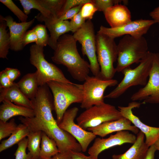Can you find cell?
Segmentation results:
<instances>
[{"label": "cell", "instance_id": "obj_16", "mask_svg": "<svg viewBox=\"0 0 159 159\" xmlns=\"http://www.w3.org/2000/svg\"><path fill=\"white\" fill-rule=\"evenodd\" d=\"M4 19L9 30L10 49L15 52L21 50L24 48L22 44L23 37L27 29L34 22L35 18L28 21L20 23L14 21L10 15L7 16Z\"/></svg>", "mask_w": 159, "mask_h": 159}, {"label": "cell", "instance_id": "obj_40", "mask_svg": "<svg viewBox=\"0 0 159 159\" xmlns=\"http://www.w3.org/2000/svg\"><path fill=\"white\" fill-rule=\"evenodd\" d=\"M4 70L12 82H14V81L21 75L20 71L16 68L7 67Z\"/></svg>", "mask_w": 159, "mask_h": 159}, {"label": "cell", "instance_id": "obj_24", "mask_svg": "<svg viewBox=\"0 0 159 159\" xmlns=\"http://www.w3.org/2000/svg\"><path fill=\"white\" fill-rule=\"evenodd\" d=\"M29 132L28 127L22 123L18 125L10 137L1 142L0 145V152L18 144L23 138L27 136Z\"/></svg>", "mask_w": 159, "mask_h": 159}, {"label": "cell", "instance_id": "obj_39", "mask_svg": "<svg viewBox=\"0 0 159 159\" xmlns=\"http://www.w3.org/2000/svg\"><path fill=\"white\" fill-rule=\"evenodd\" d=\"M14 82H12L4 70L0 73V89H6L12 86Z\"/></svg>", "mask_w": 159, "mask_h": 159}, {"label": "cell", "instance_id": "obj_14", "mask_svg": "<svg viewBox=\"0 0 159 159\" xmlns=\"http://www.w3.org/2000/svg\"><path fill=\"white\" fill-rule=\"evenodd\" d=\"M136 139V136L128 131H118L114 135H111L107 138H95L92 145L88 149V153L90 155L98 159L99 154L105 150L125 143L133 144Z\"/></svg>", "mask_w": 159, "mask_h": 159}, {"label": "cell", "instance_id": "obj_2", "mask_svg": "<svg viewBox=\"0 0 159 159\" xmlns=\"http://www.w3.org/2000/svg\"><path fill=\"white\" fill-rule=\"evenodd\" d=\"M52 93L54 110L58 124L69 107L81 103L83 98L82 84L50 81L46 83Z\"/></svg>", "mask_w": 159, "mask_h": 159}, {"label": "cell", "instance_id": "obj_29", "mask_svg": "<svg viewBox=\"0 0 159 159\" xmlns=\"http://www.w3.org/2000/svg\"><path fill=\"white\" fill-rule=\"evenodd\" d=\"M41 4L51 13L52 19L58 18L65 0H39Z\"/></svg>", "mask_w": 159, "mask_h": 159}, {"label": "cell", "instance_id": "obj_11", "mask_svg": "<svg viewBox=\"0 0 159 159\" xmlns=\"http://www.w3.org/2000/svg\"><path fill=\"white\" fill-rule=\"evenodd\" d=\"M78 111L79 109L77 107L67 110L58 125L60 128L68 132L74 137L80 145L82 151L85 152L96 136L92 132L83 129L75 123L74 120Z\"/></svg>", "mask_w": 159, "mask_h": 159}, {"label": "cell", "instance_id": "obj_18", "mask_svg": "<svg viewBox=\"0 0 159 159\" xmlns=\"http://www.w3.org/2000/svg\"><path fill=\"white\" fill-rule=\"evenodd\" d=\"M103 13L110 27H119L132 21L130 10L126 6L121 4L108 8Z\"/></svg>", "mask_w": 159, "mask_h": 159}, {"label": "cell", "instance_id": "obj_7", "mask_svg": "<svg viewBox=\"0 0 159 159\" xmlns=\"http://www.w3.org/2000/svg\"><path fill=\"white\" fill-rule=\"evenodd\" d=\"M122 117L115 106L104 102L85 109L77 117L76 121L78 125L86 130L106 122L118 120Z\"/></svg>", "mask_w": 159, "mask_h": 159}, {"label": "cell", "instance_id": "obj_44", "mask_svg": "<svg viewBox=\"0 0 159 159\" xmlns=\"http://www.w3.org/2000/svg\"><path fill=\"white\" fill-rule=\"evenodd\" d=\"M157 150L153 145L150 146L145 159H155V153Z\"/></svg>", "mask_w": 159, "mask_h": 159}, {"label": "cell", "instance_id": "obj_26", "mask_svg": "<svg viewBox=\"0 0 159 159\" xmlns=\"http://www.w3.org/2000/svg\"><path fill=\"white\" fill-rule=\"evenodd\" d=\"M1 15H0V58L7 59L10 47L9 33L6 30V23Z\"/></svg>", "mask_w": 159, "mask_h": 159}, {"label": "cell", "instance_id": "obj_35", "mask_svg": "<svg viewBox=\"0 0 159 159\" xmlns=\"http://www.w3.org/2000/svg\"><path fill=\"white\" fill-rule=\"evenodd\" d=\"M97 10L91 1L83 5L80 10L82 16L85 20H91Z\"/></svg>", "mask_w": 159, "mask_h": 159}, {"label": "cell", "instance_id": "obj_32", "mask_svg": "<svg viewBox=\"0 0 159 159\" xmlns=\"http://www.w3.org/2000/svg\"><path fill=\"white\" fill-rule=\"evenodd\" d=\"M0 2L8 8L21 22L27 21L28 15L21 10L11 0H0Z\"/></svg>", "mask_w": 159, "mask_h": 159}, {"label": "cell", "instance_id": "obj_45", "mask_svg": "<svg viewBox=\"0 0 159 159\" xmlns=\"http://www.w3.org/2000/svg\"><path fill=\"white\" fill-rule=\"evenodd\" d=\"M157 150L159 151V139L153 145Z\"/></svg>", "mask_w": 159, "mask_h": 159}, {"label": "cell", "instance_id": "obj_6", "mask_svg": "<svg viewBox=\"0 0 159 159\" xmlns=\"http://www.w3.org/2000/svg\"><path fill=\"white\" fill-rule=\"evenodd\" d=\"M44 48L34 44L29 48L30 62L37 69L39 86L50 81L72 82L66 77L59 68L45 59Z\"/></svg>", "mask_w": 159, "mask_h": 159}, {"label": "cell", "instance_id": "obj_34", "mask_svg": "<svg viewBox=\"0 0 159 159\" xmlns=\"http://www.w3.org/2000/svg\"><path fill=\"white\" fill-rule=\"evenodd\" d=\"M28 143V138H25L18 143V148L14 154L15 159H32L31 153L29 152L27 154L26 153Z\"/></svg>", "mask_w": 159, "mask_h": 159}, {"label": "cell", "instance_id": "obj_12", "mask_svg": "<svg viewBox=\"0 0 159 159\" xmlns=\"http://www.w3.org/2000/svg\"><path fill=\"white\" fill-rule=\"evenodd\" d=\"M156 23V22L153 19H140L132 21L115 28H109L101 25L97 32L114 39L125 35L140 37L145 34L151 26Z\"/></svg>", "mask_w": 159, "mask_h": 159}, {"label": "cell", "instance_id": "obj_36", "mask_svg": "<svg viewBox=\"0 0 159 159\" xmlns=\"http://www.w3.org/2000/svg\"><path fill=\"white\" fill-rule=\"evenodd\" d=\"M90 1L91 0H65L60 11L58 18L62 16L70 9Z\"/></svg>", "mask_w": 159, "mask_h": 159}, {"label": "cell", "instance_id": "obj_31", "mask_svg": "<svg viewBox=\"0 0 159 159\" xmlns=\"http://www.w3.org/2000/svg\"><path fill=\"white\" fill-rule=\"evenodd\" d=\"M17 126L14 118L11 119L9 122H4L0 120V140L11 135Z\"/></svg>", "mask_w": 159, "mask_h": 159}, {"label": "cell", "instance_id": "obj_1", "mask_svg": "<svg viewBox=\"0 0 159 159\" xmlns=\"http://www.w3.org/2000/svg\"><path fill=\"white\" fill-rule=\"evenodd\" d=\"M77 42L73 35L65 34L62 36L58 41L51 59L57 64L65 66L74 80L84 82L89 76L90 66L79 54Z\"/></svg>", "mask_w": 159, "mask_h": 159}, {"label": "cell", "instance_id": "obj_33", "mask_svg": "<svg viewBox=\"0 0 159 159\" xmlns=\"http://www.w3.org/2000/svg\"><path fill=\"white\" fill-rule=\"evenodd\" d=\"M92 2L95 5L97 11L103 13L108 8L115 4H121L122 2L125 5L127 4V0H91Z\"/></svg>", "mask_w": 159, "mask_h": 159}, {"label": "cell", "instance_id": "obj_25", "mask_svg": "<svg viewBox=\"0 0 159 159\" xmlns=\"http://www.w3.org/2000/svg\"><path fill=\"white\" fill-rule=\"evenodd\" d=\"M39 159H48L59 153L55 141L42 132Z\"/></svg>", "mask_w": 159, "mask_h": 159}, {"label": "cell", "instance_id": "obj_5", "mask_svg": "<svg viewBox=\"0 0 159 159\" xmlns=\"http://www.w3.org/2000/svg\"><path fill=\"white\" fill-rule=\"evenodd\" d=\"M96 54L100 67L99 77L112 79L116 71L113 64L117 57V45L114 39L97 32L96 34Z\"/></svg>", "mask_w": 159, "mask_h": 159}, {"label": "cell", "instance_id": "obj_13", "mask_svg": "<svg viewBox=\"0 0 159 159\" xmlns=\"http://www.w3.org/2000/svg\"><path fill=\"white\" fill-rule=\"evenodd\" d=\"M49 89L47 84L39 86L36 96L30 100L35 117L47 122L57 123L52 113L54 106L53 95Z\"/></svg>", "mask_w": 159, "mask_h": 159}, {"label": "cell", "instance_id": "obj_20", "mask_svg": "<svg viewBox=\"0 0 159 159\" xmlns=\"http://www.w3.org/2000/svg\"><path fill=\"white\" fill-rule=\"evenodd\" d=\"M2 102L0 106V120L4 122L16 116L29 118L35 116L33 109L16 105L7 100H4Z\"/></svg>", "mask_w": 159, "mask_h": 159}, {"label": "cell", "instance_id": "obj_22", "mask_svg": "<svg viewBox=\"0 0 159 159\" xmlns=\"http://www.w3.org/2000/svg\"><path fill=\"white\" fill-rule=\"evenodd\" d=\"M43 22L50 32L48 45L54 50L59 38L66 33L71 32L69 21L66 20L56 23L47 21Z\"/></svg>", "mask_w": 159, "mask_h": 159}, {"label": "cell", "instance_id": "obj_38", "mask_svg": "<svg viewBox=\"0 0 159 159\" xmlns=\"http://www.w3.org/2000/svg\"><path fill=\"white\" fill-rule=\"evenodd\" d=\"M37 40V37L36 33L32 29L27 31L25 33L22 41V45L24 47L27 44L35 42Z\"/></svg>", "mask_w": 159, "mask_h": 159}, {"label": "cell", "instance_id": "obj_10", "mask_svg": "<svg viewBox=\"0 0 159 159\" xmlns=\"http://www.w3.org/2000/svg\"><path fill=\"white\" fill-rule=\"evenodd\" d=\"M146 85L134 93L132 101L143 100V103L159 104V54L153 53L152 64Z\"/></svg>", "mask_w": 159, "mask_h": 159}, {"label": "cell", "instance_id": "obj_8", "mask_svg": "<svg viewBox=\"0 0 159 159\" xmlns=\"http://www.w3.org/2000/svg\"><path fill=\"white\" fill-rule=\"evenodd\" d=\"M73 36L81 45V51L83 56L87 57L90 62V70L94 76H99L100 67L97 54L96 34L93 24L91 20H87Z\"/></svg>", "mask_w": 159, "mask_h": 159}, {"label": "cell", "instance_id": "obj_37", "mask_svg": "<svg viewBox=\"0 0 159 159\" xmlns=\"http://www.w3.org/2000/svg\"><path fill=\"white\" fill-rule=\"evenodd\" d=\"M85 22L81 16L80 11L69 21L71 32L74 33L80 28Z\"/></svg>", "mask_w": 159, "mask_h": 159}, {"label": "cell", "instance_id": "obj_41", "mask_svg": "<svg viewBox=\"0 0 159 159\" xmlns=\"http://www.w3.org/2000/svg\"><path fill=\"white\" fill-rule=\"evenodd\" d=\"M71 159H96L90 155L86 156L80 152L71 151Z\"/></svg>", "mask_w": 159, "mask_h": 159}, {"label": "cell", "instance_id": "obj_43", "mask_svg": "<svg viewBox=\"0 0 159 159\" xmlns=\"http://www.w3.org/2000/svg\"><path fill=\"white\" fill-rule=\"evenodd\" d=\"M152 19L159 24V6L155 8L149 13Z\"/></svg>", "mask_w": 159, "mask_h": 159}, {"label": "cell", "instance_id": "obj_46", "mask_svg": "<svg viewBox=\"0 0 159 159\" xmlns=\"http://www.w3.org/2000/svg\"><path fill=\"white\" fill-rule=\"evenodd\" d=\"M52 159V158H49V159Z\"/></svg>", "mask_w": 159, "mask_h": 159}, {"label": "cell", "instance_id": "obj_27", "mask_svg": "<svg viewBox=\"0 0 159 159\" xmlns=\"http://www.w3.org/2000/svg\"><path fill=\"white\" fill-rule=\"evenodd\" d=\"M42 131H30L27 136V148L31 153L32 159H39L41 148Z\"/></svg>", "mask_w": 159, "mask_h": 159}, {"label": "cell", "instance_id": "obj_15", "mask_svg": "<svg viewBox=\"0 0 159 159\" xmlns=\"http://www.w3.org/2000/svg\"><path fill=\"white\" fill-rule=\"evenodd\" d=\"M141 103L133 101L129 103L126 107L118 106V110L122 116L129 120L133 125L144 134L145 143L150 147L159 139V127L150 126L143 122L133 113L132 110L139 108Z\"/></svg>", "mask_w": 159, "mask_h": 159}, {"label": "cell", "instance_id": "obj_47", "mask_svg": "<svg viewBox=\"0 0 159 159\" xmlns=\"http://www.w3.org/2000/svg\"><path fill=\"white\" fill-rule=\"evenodd\" d=\"M158 40H159V38H158Z\"/></svg>", "mask_w": 159, "mask_h": 159}, {"label": "cell", "instance_id": "obj_3", "mask_svg": "<svg viewBox=\"0 0 159 159\" xmlns=\"http://www.w3.org/2000/svg\"><path fill=\"white\" fill-rule=\"evenodd\" d=\"M148 50L147 42L143 36H124L117 44L116 72H121L132 64L140 63L147 54Z\"/></svg>", "mask_w": 159, "mask_h": 159}, {"label": "cell", "instance_id": "obj_23", "mask_svg": "<svg viewBox=\"0 0 159 159\" xmlns=\"http://www.w3.org/2000/svg\"><path fill=\"white\" fill-rule=\"evenodd\" d=\"M17 84L21 91L29 99L35 97L39 86L37 72L26 74Z\"/></svg>", "mask_w": 159, "mask_h": 159}, {"label": "cell", "instance_id": "obj_19", "mask_svg": "<svg viewBox=\"0 0 159 159\" xmlns=\"http://www.w3.org/2000/svg\"><path fill=\"white\" fill-rule=\"evenodd\" d=\"M145 138L144 134L140 130L133 145L123 153L113 155L112 159H145L149 147Z\"/></svg>", "mask_w": 159, "mask_h": 159}, {"label": "cell", "instance_id": "obj_4", "mask_svg": "<svg viewBox=\"0 0 159 159\" xmlns=\"http://www.w3.org/2000/svg\"><path fill=\"white\" fill-rule=\"evenodd\" d=\"M153 53L148 51L145 56L134 69L130 66L124 69L121 72L124 77L117 86L105 98L116 99L124 94L129 88L136 85L145 86L151 68Z\"/></svg>", "mask_w": 159, "mask_h": 159}, {"label": "cell", "instance_id": "obj_9", "mask_svg": "<svg viewBox=\"0 0 159 159\" xmlns=\"http://www.w3.org/2000/svg\"><path fill=\"white\" fill-rule=\"evenodd\" d=\"M117 84L118 81L115 79L106 80L97 76H89L82 84L83 98L80 107L86 109L104 103L105 90Z\"/></svg>", "mask_w": 159, "mask_h": 159}, {"label": "cell", "instance_id": "obj_17", "mask_svg": "<svg viewBox=\"0 0 159 159\" xmlns=\"http://www.w3.org/2000/svg\"><path fill=\"white\" fill-rule=\"evenodd\" d=\"M132 124L129 120L122 117L117 120L106 122L96 127L89 128L87 130L96 136L102 137L112 132L123 130L131 131L137 134L139 130Z\"/></svg>", "mask_w": 159, "mask_h": 159}, {"label": "cell", "instance_id": "obj_42", "mask_svg": "<svg viewBox=\"0 0 159 159\" xmlns=\"http://www.w3.org/2000/svg\"><path fill=\"white\" fill-rule=\"evenodd\" d=\"M52 159H71V151L59 153L52 157Z\"/></svg>", "mask_w": 159, "mask_h": 159}, {"label": "cell", "instance_id": "obj_30", "mask_svg": "<svg viewBox=\"0 0 159 159\" xmlns=\"http://www.w3.org/2000/svg\"><path fill=\"white\" fill-rule=\"evenodd\" d=\"M45 25L38 24L33 29L36 33L37 40L35 43L37 45L44 47L48 45L49 37Z\"/></svg>", "mask_w": 159, "mask_h": 159}, {"label": "cell", "instance_id": "obj_21", "mask_svg": "<svg viewBox=\"0 0 159 159\" xmlns=\"http://www.w3.org/2000/svg\"><path fill=\"white\" fill-rule=\"evenodd\" d=\"M0 102L4 100L9 101L14 104L33 109V107L30 100L21 91L17 83L9 88L0 89Z\"/></svg>", "mask_w": 159, "mask_h": 159}, {"label": "cell", "instance_id": "obj_28", "mask_svg": "<svg viewBox=\"0 0 159 159\" xmlns=\"http://www.w3.org/2000/svg\"><path fill=\"white\" fill-rule=\"evenodd\" d=\"M20 2L23 9L24 13L28 15L31 12L32 9H37L44 17L48 19H52L50 13L41 4L39 0H20Z\"/></svg>", "mask_w": 159, "mask_h": 159}]
</instances>
